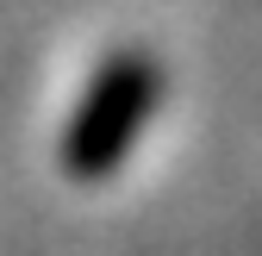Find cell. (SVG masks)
<instances>
[{"label":"cell","instance_id":"cell-1","mask_svg":"<svg viewBox=\"0 0 262 256\" xmlns=\"http://www.w3.org/2000/svg\"><path fill=\"white\" fill-rule=\"evenodd\" d=\"M156 100H162V69L144 50H113L94 69V81L81 88L69 125H62V144H56L62 175L69 181H106L113 169H125Z\"/></svg>","mask_w":262,"mask_h":256}]
</instances>
